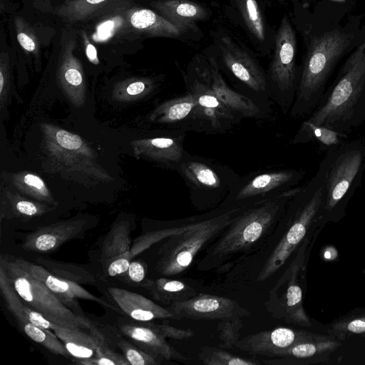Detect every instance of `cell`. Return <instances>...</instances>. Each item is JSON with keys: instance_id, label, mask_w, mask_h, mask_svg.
<instances>
[{"instance_id": "1", "label": "cell", "mask_w": 365, "mask_h": 365, "mask_svg": "<svg viewBox=\"0 0 365 365\" xmlns=\"http://www.w3.org/2000/svg\"><path fill=\"white\" fill-rule=\"evenodd\" d=\"M299 187L245 207L205 250L197 263V269H220L237 257L257 251L267 241H271L289 201Z\"/></svg>"}, {"instance_id": "2", "label": "cell", "mask_w": 365, "mask_h": 365, "mask_svg": "<svg viewBox=\"0 0 365 365\" xmlns=\"http://www.w3.org/2000/svg\"><path fill=\"white\" fill-rule=\"evenodd\" d=\"M331 148L325 152L315 175L290 199L276 229L281 234L279 240L267 257L257 277L264 282L274 275L289 259L292 254L307 240L310 231L320 227L319 214L324 193V182Z\"/></svg>"}, {"instance_id": "3", "label": "cell", "mask_w": 365, "mask_h": 365, "mask_svg": "<svg viewBox=\"0 0 365 365\" xmlns=\"http://www.w3.org/2000/svg\"><path fill=\"white\" fill-rule=\"evenodd\" d=\"M304 122L347 135L365 121V39Z\"/></svg>"}, {"instance_id": "4", "label": "cell", "mask_w": 365, "mask_h": 365, "mask_svg": "<svg viewBox=\"0 0 365 365\" xmlns=\"http://www.w3.org/2000/svg\"><path fill=\"white\" fill-rule=\"evenodd\" d=\"M244 208L218 207L207 211L185 230L166 237L158 250L156 272L165 277L183 273Z\"/></svg>"}, {"instance_id": "5", "label": "cell", "mask_w": 365, "mask_h": 365, "mask_svg": "<svg viewBox=\"0 0 365 365\" xmlns=\"http://www.w3.org/2000/svg\"><path fill=\"white\" fill-rule=\"evenodd\" d=\"M351 42V35L338 29L312 39L300 70L295 99L289 110L291 117L307 116L317 107L335 66Z\"/></svg>"}, {"instance_id": "6", "label": "cell", "mask_w": 365, "mask_h": 365, "mask_svg": "<svg viewBox=\"0 0 365 365\" xmlns=\"http://www.w3.org/2000/svg\"><path fill=\"white\" fill-rule=\"evenodd\" d=\"M365 167V140L344 142L331 148L319 224L337 222L346 214L350 199L360 187Z\"/></svg>"}, {"instance_id": "7", "label": "cell", "mask_w": 365, "mask_h": 365, "mask_svg": "<svg viewBox=\"0 0 365 365\" xmlns=\"http://www.w3.org/2000/svg\"><path fill=\"white\" fill-rule=\"evenodd\" d=\"M0 267L24 302L49 321L71 328L88 329L92 334L99 330L91 320L76 314L63 304L32 273L27 260L20 257L1 254Z\"/></svg>"}, {"instance_id": "8", "label": "cell", "mask_w": 365, "mask_h": 365, "mask_svg": "<svg viewBox=\"0 0 365 365\" xmlns=\"http://www.w3.org/2000/svg\"><path fill=\"white\" fill-rule=\"evenodd\" d=\"M176 171L188 188L192 206L202 211L218 207L241 177L226 165L187 150Z\"/></svg>"}, {"instance_id": "9", "label": "cell", "mask_w": 365, "mask_h": 365, "mask_svg": "<svg viewBox=\"0 0 365 365\" xmlns=\"http://www.w3.org/2000/svg\"><path fill=\"white\" fill-rule=\"evenodd\" d=\"M150 119L168 129L206 134H224L237 125L232 118L205 106L195 93L187 90L158 106Z\"/></svg>"}, {"instance_id": "10", "label": "cell", "mask_w": 365, "mask_h": 365, "mask_svg": "<svg viewBox=\"0 0 365 365\" xmlns=\"http://www.w3.org/2000/svg\"><path fill=\"white\" fill-rule=\"evenodd\" d=\"M297 39L287 16L282 19L275 36L274 52L267 73L271 99L284 113L294 101L300 71L295 62Z\"/></svg>"}, {"instance_id": "11", "label": "cell", "mask_w": 365, "mask_h": 365, "mask_svg": "<svg viewBox=\"0 0 365 365\" xmlns=\"http://www.w3.org/2000/svg\"><path fill=\"white\" fill-rule=\"evenodd\" d=\"M306 173L294 168L261 169L240 177L219 207H245L261 202L295 187Z\"/></svg>"}, {"instance_id": "12", "label": "cell", "mask_w": 365, "mask_h": 365, "mask_svg": "<svg viewBox=\"0 0 365 365\" xmlns=\"http://www.w3.org/2000/svg\"><path fill=\"white\" fill-rule=\"evenodd\" d=\"M219 46L222 67L237 84L238 91L271 110L267 73L256 58L227 36L221 38Z\"/></svg>"}, {"instance_id": "13", "label": "cell", "mask_w": 365, "mask_h": 365, "mask_svg": "<svg viewBox=\"0 0 365 365\" xmlns=\"http://www.w3.org/2000/svg\"><path fill=\"white\" fill-rule=\"evenodd\" d=\"M188 71L220 101L242 118L260 120L269 116L270 110L228 85L215 58L196 59Z\"/></svg>"}, {"instance_id": "14", "label": "cell", "mask_w": 365, "mask_h": 365, "mask_svg": "<svg viewBox=\"0 0 365 365\" xmlns=\"http://www.w3.org/2000/svg\"><path fill=\"white\" fill-rule=\"evenodd\" d=\"M302 257V254L298 252L296 257L269 291L264 305L272 317L283 319L287 323L305 326L308 319L303 309V292L299 282Z\"/></svg>"}, {"instance_id": "15", "label": "cell", "mask_w": 365, "mask_h": 365, "mask_svg": "<svg viewBox=\"0 0 365 365\" xmlns=\"http://www.w3.org/2000/svg\"><path fill=\"white\" fill-rule=\"evenodd\" d=\"M168 309L173 313V319L176 320L185 318L220 321L250 315V312L233 299L202 293L183 302L174 303Z\"/></svg>"}, {"instance_id": "16", "label": "cell", "mask_w": 365, "mask_h": 365, "mask_svg": "<svg viewBox=\"0 0 365 365\" xmlns=\"http://www.w3.org/2000/svg\"><path fill=\"white\" fill-rule=\"evenodd\" d=\"M86 222L73 220L41 227L28 233L21 244L26 251L48 253L56 251L63 244L79 238L86 232Z\"/></svg>"}, {"instance_id": "17", "label": "cell", "mask_w": 365, "mask_h": 365, "mask_svg": "<svg viewBox=\"0 0 365 365\" xmlns=\"http://www.w3.org/2000/svg\"><path fill=\"white\" fill-rule=\"evenodd\" d=\"M309 335L303 330L278 327L245 336L238 340L235 347L250 355L276 357L279 351Z\"/></svg>"}, {"instance_id": "18", "label": "cell", "mask_w": 365, "mask_h": 365, "mask_svg": "<svg viewBox=\"0 0 365 365\" xmlns=\"http://www.w3.org/2000/svg\"><path fill=\"white\" fill-rule=\"evenodd\" d=\"M141 323H119L118 327L133 344L140 349L155 356L160 361H177L187 363L190 359L175 349L158 331L148 322Z\"/></svg>"}, {"instance_id": "19", "label": "cell", "mask_w": 365, "mask_h": 365, "mask_svg": "<svg viewBox=\"0 0 365 365\" xmlns=\"http://www.w3.org/2000/svg\"><path fill=\"white\" fill-rule=\"evenodd\" d=\"M27 263L32 273L42 281L63 304L76 314L86 317L77 299L93 301L106 308L119 312L113 304L92 294L81 284L58 278L37 263L29 261Z\"/></svg>"}, {"instance_id": "20", "label": "cell", "mask_w": 365, "mask_h": 365, "mask_svg": "<svg viewBox=\"0 0 365 365\" xmlns=\"http://www.w3.org/2000/svg\"><path fill=\"white\" fill-rule=\"evenodd\" d=\"M106 294L118 309L137 322L173 319V314L168 309L138 293L110 287L107 289Z\"/></svg>"}, {"instance_id": "21", "label": "cell", "mask_w": 365, "mask_h": 365, "mask_svg": "<svg viewBox=\"0 0 365 365\" xmlns=\"http://www.w3.org/2000/svg\"><path fill=\"white\" fill-rule=\"evenodd\" d=\"M133 4V0H66L56 14L68 22L76 23L121 13Z\"/></svg>"}, {"instance_id": "22", "label": "cell", "mask_w": 365, "mask_h": 365, "mask_svg": "<svg viewBox=\"0 0 365 365\" xmlns=\"http://www.w3.org/2000/svg\"><path fill=\"white\" fill-rule=\"evenodd\" d=\"M127 27L148 36L176 38L184 31L153 10L131 7L124 11Z\"/></svg>"}, {"instance_id": "23", "label": "cell", "mask_w": 365, "mask_h": 365, "mask_svg": "<svg viewBox=\"0 0 365 365\" xmlns=\"http://www.w3.org/2000/svg\"><path fill=\"white\" fill-rule=\"evenodd\" d=\"M151 6L184 32L195 27V22L207 18V11L190 0H155Z\"/></svg>"}, {"instance_id": "24", "label": "cell", "mask_w": 365, "mask_h": 365, "mask_svg": "<svg viewBox=\"0 0 365 365\" xmlns=\"http://www.w3.org/2000/svg\"><path fill=\"white\" fill-rule=\"evenodd\" d=\"M336 346V343L334 341L329 340L318 341L316 337L310 334L290 347L279 351L276 357L280 359H266L261 363L267 365L307 364L313 359H317V355L330 351Z\"/></svg>"}, {"instance_id": "25", "label": "cell", "mask_w": 365, "mask_h": 365, "mask_svg": "<svg viewBox=\"0 0 365 365\" xmlns=\"http://www.w3.org/2000/svg\"><path fill=\"white\" fill-rule=\"evenodd\" d=\"M153 298L163 304L170 306L174 303L189 299L197 294L190 284L181 280L160 277L155 280L145 279L141 284Z\"/></svg>"}, {"instance_id": "26", "label": "cell", "mask_w": 365, "mask_h": 365, "mask_svg": "<svg viewBox=\"0 0 365 365\" xmlns=\"http://www.w3.org/2000/svg\"><path fill=\"white\" fill-rule=\"evenodd\" d=\"M83 330L55 324L52 331L61 339L68 352L73 358H93L98 346V336L102 332L92 334Z\"/></svg>"}, {"instance_id": "27", "label": "cell", "mask_w": 365, "mask_h": 365, "mask_svg": "<svg viewBox=\"0 0 365 365\" xmlns=\"http://www.w3.org/2000/svg\"><path fill=\"white\" fill-rule=\"evenodd\" d=\"M131 228L127 221H119L112 225L101 246L99 260L103 267L113 258L130 251Z\"/></svg>"}, {"instance_id": "28", "label": "cell", "mask_w": 365, "mask_h": 365, "mask_svg": "<svg viewBox=\"0 0 365 365\" xmlns=\"http://www.w3.org/2000/svg\"><path fill=\"white\" fill-rule=\"evenodd\" d=\"M347 135L322 126H317L302 122L298 130L291 140V144H304L314 142L324 152L329 149L340 145Z\"/></svg>"}, {"instance_id": "29", "label": "cell", "mask_w": 365, "mask_h": 365, "mask_svg": "<svg viewBox=\"0 0 365 365\" xmlns=\"http://www.w3.org/2000/svg\"><path fill=\"white\" fill-rule=\"evenodd\" d=\"M200 215L188 217L168 222V225L160 229L148 231L138 237L132 243L130 252L132 258L143 252L151 245L174 234L187 229L199 219Z\"/></svg>"}, {"instance_id": "30", "label": "cell", "mask_w": 365, "mask_h": 365, "mask_svg": "<svg viewBox=\"0 0 365 365\" xmlns=\"http://www.w3.org/2000/svg\"><path fill=\"white\" fill-rule=\"evenodd\" d=\"M36 263L44 267L53 275L79 284H91L96 282L94 275L80 265L56 261L47 257H38Z\"/></svg>"}, {"instance_id": "31", "label": "cell", "mask_w": 365, "mask_h": 365, "mask_svg": "<svg viewBox=\"0 0 365 365\" xmlns=\"http://www.w3.org/2000/svg\"><path fill=\"white\" fill-rule=\"evenodd\" d=\"M24 334L51 353L68 358L71 355L61 339L50 329L41 328L31 322L19 323Z\"/></svg>"}, {"instance_id": "32", "label": "cell", "mask_w": 365, "mask_h": 365, "mask_svg": "<svg viewBox=\"0 0 365 365\" xmlns=\"http://www.w3.org/2000/svg\"><path fill=\"white\" fill-rule=\"evenodd\" d=\"M199 360L205 365H259L261 361L240 357L221 347L204 346L198 354Z\"/></svg>"}, {"instance_id": "33", "label": "cell", "mask_w": 365, "mask_h": 365, "mask_svg": "<svg viewBox=\"0 0 365 365\" xmlns=\"http://www.w3.org/2000/svg\"><path fill=\"white\" fill-rule=\"evenodd\" d=\"M237 7L250 32L259 41L264 39V24L256 0H237Z\"/></svg>"}, {"instance_id": "34", "label": "cell", "mask_w": 365, "mask_h": 365, "mask_svg": "<svg viewBox=\"0 0 365 365\" xmlns=\"http://www.w3.org/2000/svg\"><path fill=\"white\" fill-rule=\"evenodd\" d=\"M242 318L237 317L220 321L217 327L218 337L221 341L220 347L225 349H231L235 347L243 327Z\"/></svg>"}, {"instance_id": "35", "label": "cell", "mask_w": 365, "mask_h": 365, "mask_svg": "<svg viewBox=\"0 0 365 365\" xmlns=\"http://www.w3.org/2000/svg\"><path fill=\"white\" fill-rule=\"evenodd\" d=\"M16 38L21 48L26 52L38 55L40 44L33 28L21 16L14 19Z\"/></svg>"}, {"instance_id": "36", "label": "cell", "mask_w": 365, "mask_h": 365, "mask_svg": "<svg viewBox=\"0 0 365 365\" xmlns=\"http://www.w3.org/2000/svg\"><path fill=\"white\" fill-rule=\"evenodd\" d=\"M93 365H129L124 356L115 352L108 345V340L101 333L98 336V346L94 357L91 358Z\"/></svg>"}, {"instance_id": "37", "label": "cell", "mask_w": 365, "mask_h": 365, "mask_svg": "<svg viewBox=\"0 0 365 365\" xmlns=\"http://www.w3.org/2000/svg\"><path fill=\"white\" fill-rule=\"evenodd\" d=\"M124 356L132 365H158L161 361L140 349L128 341L119 339L116 342Z\"/></svg>"}, {"instance_id": "38", "label": "cell", "mask_w": 365, "mask_h": 365, "mask_svg": "<svg viewBox=\"0 0 365 365\" xmlns=\"http://www.w3.org/2000/svg\"><path fill=\"white\" fill-rule=\"evenodd\" d=\"M148 322L165 339L168 338L175 340H183L192 338L195 334L194 331L191 329H182L168 324H159L150 322Z\"/></svg>"}, {"instance_id": "39", "label": "cell", "mask_w": 365, "mask_h": 365, "mask_svg": "<svg viewBox=\"0 0 365 365\" xmlns=\"http://www.w3.org/2000/svg\"><path fill=\"white\" fill-rule=\"evenodd\" d=\"M132 259L130 251L113 258L104 267L107 275L116 277L125 273L128 270Z\"/></svg>"}, {"instance_id": "40", "label": "cell", "mask_w": 365, "mask_h": 365, "mask_svg": "<svg viewBox=\"0 0 365 365\" xmlns=\"http://www.w3.org/2000/svg\"><path fill=\"white\" fill-rule=\"evenodd\" d=\"M56 138L58 143L66 149L76 150L82 145V140L78 135L63 130H58Z\"/></svg>"}, {"instance_id": "41", "label": "cell", "mask_w": 365, "mask_h": 365, "mask_svg": "<svg viewBox=\"0 0 365 365\" xmlns=\"http://www.w3.org/2000/svg\"><path fill=\"white\" fill-rule=\"evenodd\" d=\"M146 268L140 260L130 262L128 270L125 272L129 280L133 283L141 284L145 280Z\"/></svg>"}, {"instance_id": "42", "label": "cell", "mask_w": 365, "mask_h": 365, "mask_svg": "<svg viewBox=\"0 0 365 365\" xmlns=\"http://www.w3.org/2000/svg\"><path fill=\"white\" fill-rule=\"evenodd\" d=\"M15 208L16 212L26 217H33L41 214L43 210L32 202L27 200H19L16 203Z\"/></svg>"}, {"instance_id": "43", "label": "cell", "mask_w": 365, "mask_h": 365, "mask_svg": "<svg viewBox=\"0 0 365 365\" xmlns=\"http://www.w3.org/2000/svg\"><path fill=\"white\" fill-rule=\"evenodd\" d=\"M81 38L83 44V47L85 49L86 55L92 63L97 65L99 63V60L98 58L97 50L95 46L90 41L87 34L85 31L81 32Z\"/></svg>"}, {"instance_id": "44", "label": "cell", "mask_w": 365, "mask_h": 365, "mask_svg": "<svg viewBox=\"0 0 365 365\" xmlns=\"http://www.w3.org/2000/svg\"><path fill=\"white\" fill-rule=\"evenodd\" d=\"M24 181L27 185L38 190L41 195L46 196L47 195L45 184L38 176L33 174H26L24 176Z\"/></svg>"}, {"instance_id": "45", "label": "cell", "mask_w": 365, "mask_h": 365, "mask_svg": "<svg viewBox=\"0 0 365 365\" xmlns=\"http://www.w3.org/2000/svg\"><path fill=\"white\" fill-rule=\"evenodd\" d=\"M346 329L354 334L365 332V318H356L346 324Z\"/></svg>"}, {"instance_id": "46", "label": "cell", "mask_w": 365, "mask_h": 365, "mask_svg": "<svg viewBox=\"0 0 365 365\" xmlns=\"http://www.w3.org/2000/svg\"><path fill=\"white\" fill-rule=\"evenodd\" d=\"M2 1V0H1Z\"/></svg>"}]
</instances>
